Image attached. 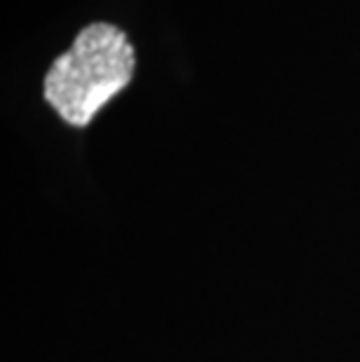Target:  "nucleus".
I'll return each mask as SVG.
<instances>
[{
  "mask_svg": "<svg viewBox=\"0 0 360 362\" xmlns=\"http://www.w3.org/2000/svg\"><path fill=\"white\" fill-rule=\"evenodd\" d=\"M136 52L117 26H84L73 47L52 64L42 94L68 127L84 129L134 80Z\"/></svg>",
  "mask_w": 360,
  "mask_h": 362,
  "instance_id": "nucleus-1",
  "label": "nucleus"
}]
</instances>
